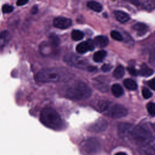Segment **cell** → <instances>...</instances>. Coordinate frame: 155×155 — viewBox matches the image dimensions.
<instances>
[{
  "mask_svg": "<svg viewBox=\"0 0 155 155\" xmlns=\"http://www.w3.org/2000/svg\"><path fill=\"white\" fill-rule=\"evenodd\" d=\"M119 134L122 137H128L140 146L148 144L153 139L151 133L145 128L130 124H119L118 127Z\"/></svg>",
  "mask_w": 155,
  "mask_h": 155,
  "instance_id": "cell-1",
  "label": "cell"
},
{
  "mask_svg": "<svg viewBox=\"0 0 155 155\" xmlns=\"http://www.w3.org/2000/svg\"><path fill=\"white\" fill-rule=\"evenodd\" d=\"M92 91L85 82L75 81L69 83L65 89V96L70 99L81 101L90 97Z\"/></svg>",
  "mask_w": 155,
  "mask_h": 155,
  "instance_id": "cell-2",
  "label": "cell"
},
{
  "mask_svg": "<svg viewBox=\"0 0 155 155\" xmlns=\"http://www.w3.org/2000/svg\"><path fill=\"white\" fill-rule=\"evenodd\" d=\"M41 122L45 127L54 130H61L64 126L61 116L54 110L50 108H44L40 114Z\"/></svg>",
  "mask_w": 155,
  "mask_h": 155,
  "instance_id": "cell-3",
  "label": "cell"
},
{
  "mask_svg": "<svg viewBox=\"0 0 155 155\" xmlns=\"http://www.w3.org/2000/svg\"><path fill=\"white\" fill-rule=\"evenodd\" d=\"M66 72L59 68H50L40 70L36 74V79L41 83L58 82L66 78Z\"/></svg>",
  "mask_w": 155,
  "mask_h": 155,
  "instance_id": "cell-4",
  "label": "cell"
},
{
  "mask_svg": "<svg viewBox=\"0 0 155 155\" xmlns=\"http://www.w3.org/2000/svg\"><path fill=\"white\" fill-rule=\"evenodd\" d=\"M101 148L100 142L94 137L84 140L80 145V151L83 155H97Z\"/></svg>",
  "mask_w": 155,
  "mask_h": 155,
  "instance_id": "cell-5",
  "label": "cell"
},
{
  "mask_svg": "<svg viewBox=\"0 0 155 155\" xmlns=\"http://www.w3.org/2000/svg\"><path fill=\"white\" fill-rule=\"evenodd\" d=\"M128 113L127 109L120 104H112L110 105L106 111L104 113L105 115L113 118H120L127 116Z\"/></svg>",
  "mask_w": 155,
  "mask_h": 155,
  "instance_id": "cell-6",
  "label": "cell"
},
{
  "mask_svg": "<svg viewBox=\"0 0 155 155\" xmlns=\"http://www.w3.org/2000/svg\"><path fill=\"white\" fill-rule=\"evenodd\" d=\"M64 60L67 64L68 65L75 67L79 68H87L86 67L87 62L85 59H83V58L80 57L76 54H68L65 55L64 58Z\"/></svg>",
  "mask_w": 155,
  "mask_h": 155,
  "instance_id": "cell-7",
  "label": "cell"
},
{
  "mask_svg": "<svg viewBox=\"0 0 155 155\" xmlns=\"http://www.w3.org/2000/svg\"><path fill=\"white\" fill-rule=\"evenodd\" d=\"M95 44L91 39H88L86 41L79 43L76 47V50L78 53L84 54L88 51H92L94 48Z\"/></svg>",
  "mask_w": 155,
  "mask_h": 155,
  "instance_id": "cell-8",
  "label": "cell"
},
{
  "mask_svg": "<svg viewBox=\"0 0 155 155\" xmlns=\"http://www.w3.org/2000/svg\"><path fill=\"white\" fill-rule=\"evenodd\" d=\"M72 24V21L70 19L59 16L54 19L53 20V25L60 29H66L70 27Z\"/></svg>",
  "mask_w": 155,
  "mask_h": 155,
  "instance_id": "cell-9",
  "label": "cell"
},
{
  "mask_svg": "<svg viewBox=\"0 0 155 155\" xmlns=\"http://www.w3.org/2000/svg\"><path fill=\"white\" fill-rule=\"evenodd\" d=\"M107 122L106 120L101 119L96 121L90 126L89 130L94 132H101L106 130L107 128Z\"/></svg>",
  "mask_w": 155,
  "mask_h": 155,
  "instance_id": "cell-10",
  "label": "cell"
},
{
  "mask_svg": "<svg viewBox=\"0 0 155 155\" xmlns=\"http://www.w3.org/2000/svg\"><path fill=\"white\" fill-rule=\"evenodd\" d=\"M94 85L101 91H107L108 90V84L103 79H96L94 82Z\"/></svg>",
  "mask_w": 155,
  "mask_h": 155,
  "instance_id": "cell-11",
  "label": "cell"
},
{
  "mask_svg": "<svg viewBox=\"0 0 155 155\" xmlns=\"http://www.w3.org/2000/svg\"><path fill=\"white\" fill-rule=\"evenodd\" d=\"M94 43L97 47L102 48L108 45V39L104 36H97L94 39Z\"/></svg>",
  "mask_w": 155,
  "mask_h": 155,
  "instance_id": "cell-12",
  "label": "cell"
},
{
  "mask_svg": "<svg viewBox=\"0 0 155 155\" xmlns=\"http://www.w3.org/2000/svg\"><path fill=\"white\" fill-rule=\"evenodd\" d=\"M154 73V71L153 69L149 68L146 64H143L140 66V70L138 71L137 74L142 76H145V77H148L151 75H152Z\"/></svg>",
  "mask_w": 155,
  "mask_h": 155,
  "instance_id": "cell-13",
  "label": "cell"
},
{
  "mask_svg": "<svg viewBox=\"0 0 155 155\" xmlns=\"http://www.w3.org/2000/svg\"><path fill=\"white\" fill-rule=\"evenodd\" d=\"M139 152L141 155H155V149L148 144L140 146Z\"/></svg>",
  "mask_w": 155,
  "mask_h": 155,
  "instance_id": "cell-14",
  "label": "cell"
},
{
  "mask_svg": "<svg viewBox=\"0 0 155 155\" xmlns=\"http://www.w3.org/2000/svg\"><path fill=\"white\" fill-rule=\"evenodd\" d=\"M114 16L116 19L121 23L126 22L130 19V16L127 13L120 10L114 12Z\"/></svg>",
  "mask_w": 155,
  "mask_h": 155,
  "instance_id": "cell-15",
  "label": "cell"
},
{
  "mask_svg": "<svg viewBox=\"0 0 155 155\" xmlns=\"http://www.w3.org/2000/svg\"><path fill=\"white\" fill-rule=\"evenodd\" d=\"M133 30L136 31L138 34L140 35H143L148 30V27L146 24L141 22L135 24L133 26Z\"/></svg>",
  "mask_w": 155,
  "mask_h": 155,
  "instance_id": "cell-16",
  "label": "cell"
},
{
  "mask_svg": "<svg viewBox=\"0 0 155 155\" xmlns=\"http://www.w3.org/2000/svg\"><path fill=\"white\" fill-rule=\"evenodd\" d=\"M111 92L115 97H119L123 94L124 90L119 84H115L111 87Z\"/></svg>",
  "mask_w": 155,
  "mask_h": 155,
  "instance_id": "cell-17",
  "label": "cell"
},
{
  "mask_svg": "<svg viewBox=\"0 0 155 155\" xmlns=\"http://www.w3.org/2000/svg\"><path fill=\"white\" fill-rule=\"evenodd\" d=\"M10 39V34L7 31H3L0 33V47H3Z\"/></svg>",
  "mask_w": 155,
  "mask_h": 155,
  "instance_id": "cell-18",
  "label": "cell"
},
{
  "mask_svg": "<svg viewBox=\"0 0 155 155\" xmlns=\"http://www.w3.org/2000/svg\"><path fill=\"white\" fill-rule=\"evenodd\" d=\"M87 6L88 8L96 12H100L102 9V5L100 3L96 1L88 2L87 3Z\"/></svg>",
  "mask_w": 155,
  "mask_h": 155,
  "instance_id": "cell-19",
  "label": "cell"
},
{
  "mask_svg": "<svg viewBox=\"0 0 155 155\" xmlns=\"http://www.w3.org/2000/svg\"><path fill=\"white\" fill-rule=\"evenodd\" d=\"M48 42L49 44L53 46V47H58L59 44H60V39L55 34L52 33L50 34L49 36V39H48Z\"/></svg>",
  "mask_w": 155,
  "mask_h": 155,
  "instance_id": "cell-20",
  "label": "cell"
},
{
  "mask_svg": "<svg viewBox=\"0 0 155 155\" xmlns=\"http://www.w3.org/2000/svg\"><path fill=\"white\" fill-rule=\"evenodd\" d=\"M124 86L130 90H135L137 88V84L134 81L131 79H126L124 81Z\"/></svg>",
  "mask_w": 155,
  "mask_h": 155,
  "instance_id": "cell-21",
  "label": "cell"
},
{
  "mask_svg": "<svg viewBox=\"0 0 155 155\" xmlns=\"http://www.w3.org/2000/svg\"><path fill=\"white\" fill-rule=\"evenodd\" d=\"M107 53L104 50H100L96 51L93 55V60L96 62H101L105 57Z\"/></svg>",
  "mask_w": 155,
  "mask_h": 155,
  "instance_id": "cell-22",
  "label": "cell"
},
{
  "mask_svg": "<svg viewBox=\"0 0 155 155\" xmlns=\"http://www.w3.org/2000/svg\"><path fill=\"white\" fill-rule=\"evenodd\" d=\"M125 71L122 65H118L113 71V76L116 79H120L124 75Z\"/></svg>",
  "mask_w": 155,
  "mask_h": 155,
  "instance_id": "cell-23",
  "label": "cell"
},
{
  "mask_svg": "<svg viewBox=\"0 0 155 155\" xmlns=\"http://www.w3.org/2000/svg\"><path fill=\"white\" fill-rule=\"evenodd\" d=\"M71 36L73 41H78L83 39L84 37V33L79 30H74L71 32Z\"/></svg>",
  "mask_w": 155,
  "mask_h": 155,
  "instance_id": "cell-24",
  "label": "cell"
},
{
  "mask_svg": "<svg viewBox=\"0 0 155 155\" xmlns=\"http://www.w3.org/2000/svg\"><path fill=\"white\" fill-rule=\"evenodd\" d=\"M141 5L145 9L152 10L155 8V1H145L142 2Z\"/></svg>",
  "mask_w": 155,
  "mask_h": 155,
  "instance_id": "cell-25",
  "label": "cell"
},
{
  "mask_svg": "<svg viewBox=\"0 0 155 155\" xmlns=\"http://www.w3.org/2000/svg\"><path fill=\"white\" fill-rule=\"evenodd\" d=\"M147 109L148 113L152 116H155V104L153 102H149L147 105Z\"/></svg>",
  "mask_w": 155,
  "mask_h": 155,
  "instance_id": "cell-26",
  "label": "cell"
},
{
  "mask_svg": "<svg viewBox=\"0 0 155 155\" xmlns=\"http://www.w3.org/2000/svg\"><path fill=\"white\" fill-rule=\"evenodd\" d=\"M111 36L113 39L118 41H120L123 39V38L121 34L119 32L115 30H113L111 31Z\"/></svg>",
  "mask_w": 155,
  "mask_h": 155,
  "instance_id": "cell-27",
  "label": "cell"
},
{
  "mask_svg": "<svg viewBox=\"0 0 155 155\" xmlns=\"http://www.w3.org/2000/svg\"><path fill=\"white\" fill-rule=\"evenodd\" d=\"M142 94L143 97L146 99H148L150 98L153 95V93L147 88H143L142 89Z\"/></svg>",
  "mask_w": 155,
  "mask_h": 155,
  "instance_id": "cell-28",
  "label": "cell"
},
{
  "mask_svg": "<svg viewBox=\"0 0 155 155\" xmlns=\"http://www.w3.org/2000/svg\"><path fill=\"white\" fill-rule=\"evenodd\" d=\"M13 10V7L8 4H4L2 7V11L4 13H10Z\"/></svg>",
  "mask_w": 155,
  "mask_h": 155,
  "instance_id": "cell-29",
  "label": "cell"
},
{
  "mask_svg": "<svg viewBox=\"0 0 155 155\" xmlns=\"http://www.w3.org/2000/svg\"><path fill=\"white\" fill-rule=\"evenodd\" d=\"M150 62L155 66V48L151 51L150 56Z\"/></svg>",
  "mask_w": 155,
  "mask_h": 155,
  "instance_id": "cell-30",
  "label": "cell"
},
{
  "mask_svg": "<svg viewBox=\"0 0 155 155\" xmlns=\"http://www.w3.org/2000/svg\"><path fill=\"white\" fill-rule=\"evenodd\" d=\"M111 68H112V66L110 64H104L101 67V70L104 72H107L110 71Z\"/></svg>",
  "mask_w": 155,
  "mask_h": 155,
  "instance_id": "cell-31",
  "label": "cell"
},
{
  "mask_svg": "<svg viewBox=\"0 0 155 155\" xmlns=\"http://www.w3.org/2000/svg\"><path fill=\"white\" fill-rule=\"evenodd\" d=\"M128 72L130 73V74H131V75H133V76H136L137 73L136 70V69L133 67H128V68H127Z\"/></svg>",
  "mask_w": 155,
  "mask_h": 155,
  "instance_id": "cell-32",
  "label": "cell"
},
{
  "mask_svg": "<svg viewBox=\"0 0 155 155\" xmlns=\"http://www.w3.org/2000/svg\"><path fill=\"white\" fill-rule=\"evenodd\" d=\"M148 85L151 88L155 90V78H153L149 81L148 82Z\"/></svg>",
  "mask_w": 155,
  "mask_h": 155,
  "instance_id": "cell-33",
  "label": "cell"
},
{
  "mask_svg": "<svg viewBox=\"0 0 155 155\" xmlns=\"http://www.w3.org/2000/svg\"><path fill=\"white\" fill-rule=\"evenodd\" d=\"M27 3H28V1H27V0H19L16 2V4L18 6L24 5Z\"/></svg>",
  "mask_w": 155,
  "mask_h": 155,
  "instance_id": "cell-34",
  "label": "cell"
},
{
  "mask_svg": "<svg viewBox=\"0 0 155 155\" xmlns=\"http://www.w3.org/2000/svg\"><path fill=\"white\" fill-rule=\"evenodd\" d=\"M31 13H32V14H35V13H36L37 12H38V7L36 6V5H35V6H33V7H32V8H31Z\"/></svg>",
  "mask_w": 155,
  "mask_h": 155,
  "instance_id": "cell-35",
  "label": "cell"
},
{
  "mask_svg": "<svg viewBox=\"0 0 155 155\" xmlns=\"http://www.w3.org/2000/svg\"><path fill=\"white\" fill-rule=\"evenodd\" d=\"M114 155H127V154L124 152H118V153H116Z\"/></svg>",
  "mask_w": 155,
  "mask_h": 155,
  "instance_id": "cell-36",
  "label": "cell"
}]
</instances>
